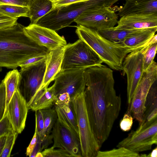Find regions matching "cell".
Returning a JSON list of instances; mask_svg holds the SVG:
<instances>
[{"label":"cell","mask_w":157,"mask_h":157,"mask_svg":"<svg viewBox=\"0 0 157 157\" xmlns=\"http://www.w3.org/2000/svg\"><path fill=\"white\" fill-rule=\"evenodd\" d=\"M55 105L58 107L70 126L79 136L76 118L71 106V103L68 104H59Z\"/></svg>","instance_id":"obj_26"},{"label":"cell","mask_w":157,"mask_h":157,"mask_svg":"<svg viewBox=\"0 0 157 157\" xmlns=\"http://www.w3.org/2000/svg\"><path fill=\"white\" fill-rule=\"evenodd\" d=\"M84 92L71 100L78 130L82 157H96L100 147L92 131L86 106Z\"/></svg>","instance_id":"obj_4"},{"label":"cell","mask_w":157,"mask_h":157,"mask_svg":"<svg viewBox=\"0 0 157 157\" xmlns=\"http://www.w3.org/2000/svg\"><path fill=\"white\" fill-rule=\"evenodd\" d=\"M28 7L12 5H0V13L10 17H28Z\"/></svg>","instance_id":"obj_25"},{"label":"cell","mask_w":157,"mask_h":157,"mask_svg":"<svg viewBox=\"0 0 157 157\" xmlns=\"http://www.w3.org/2000/svg\"><path fill=\"white\" fill-rule=\"evenodd\" d=\"M146 29L115 30L113 27L97 30L101 36L107 40L114 43L121 44L126 38Z\"/></svg>","instance_id":"obj_21"},{"label":"cell","mask_w":157,"mask_h":157,"mask_svg":"<svg viewBox=\"0 0 157 157\" xmlns=\"http://www.w3.org/2000/svg\"><path fill=\"white\" fill-rule=\"evenodd\" d=\"M147 157H157V147H156L151 152L147 155Z\"/></svg>","instance_id":"obj_43"},{"label":"cell","mask_w":157,"mask_h":157,"mask_svg":"<svg viewBox=\"0 0 157 157\" xmlns=\"http://www.w3.org/2000/svg\"><path fill=\"white\" fill-rule=\"evenodd\" d=\"M53 2H56L60 0H49Z\"/></svg>","instance_id":"obj_46"},{"label":"cell","mask_w":157,"mask_h":157,"mask_svg":"<svg viewBox=\"0 0 157 157\" xmlns=\"http://www.w3.org/2000/svg\"><path fill=\"white\" fill-rule=\"evenodd\" d=\"M133 119L129 107L128 106L127 110L120 123L121 129L124 132L129 131L132 125Z\"/></svg>","instance_id":"obj_32"},{"label":"cell","mask_w":157,"mask_h":157,"mask_svg":"<svg viewBox=\"0 0 157 157\" xmlns=\"http://www.w3.org/2000/svg\"></svg>","instance_id":"obj_47"},{"label":"cell","mask_w":157,"mask_h":157,"mask_svg":"<svg viewBox=\"0 0 157 157\" xmlns=\"http://www.w3.org/2000/svg\"><path fill=\"white\" fill-rule=\"evenodd\" d=\"M75 33L79 39L88 44L109 68L121 71L123 60L131 49L105 38L95 29L77 25Z\"/></svg>","instance_id":"obj_3"},{"label":"cell","mask_w":157,"mask_h":157,"mask_svg":"<svg viewBox=\"0 0 157 157\" xmlns=\"http://www.w3.org/2000/svg\"><path fill=\"white\" fill-rule=\"evenodd\" d=\"M33 0H0V5L7 4L29 7Z\"/></svg>","instance_id":"obj_36"},{"label":"cell","mask_w":157,"mask_h":157,"mask_svg":"<svg viewBox=\"0 0 157 157\" xmlns=\"http://www.w3.org/2000/svg\"><path fill=\"white\" fill-rule=\"evenodd\" d=\"M148 45L129 53L123 60L122 71L123 75L126 74L127 78L128 105L130 104L134 93L143 73L144 53Z\"/></svg>","instance_id":"obj_10"},{"label":"cell","mask_w":157,"mask_h":157,"mask_svg":"<svg viewBox=\"0 0 157 157\" xmlns=\"http://www.w3.org/2000/svg\"><path fill=\"white\" fill-rule=\"evenodd\" d=\"M115 30L142 29L157 27V13L133 14L122 17Z\"/></svg>","instance_id":"obj_15"},{"label":"cell","mask_w":157,"mask_h":157,"mask_svg":"<svg viewBox=\"0 0 157 157\" xmlns=\"http://www.w3.org/2000/svg\"><path fill=\"white\" fill-rule=\"evenodd\" d=\"M18 134L12 129L6 135V141L0 157H9Z\"/></svg>","instance_id":"obj_28"},{"label":"cell","mask_w":157,"mask_h":157,"mask_svg":"<svg viewBox=\"0 0 157 157\" xmlns=\"http://www.w3.org/2000/svg\"><path fill=\"white\" fill-rule=\"evenodd\" d=\"M35 112V126L36 128L37 139L42 141L43 138L44 119L41 110Z\"/></svg>","instance_id":"obj_31"},{"label":"cell","mask_w":157,"mask_h":157,"mask_svg":"<svg viewBox=\"0 0 157 157\" xmlns=\"http://www.w3.org/2000/svg\"><path fill=\"white\" fill-rule=\"evenodd\" d=\"M157 27L147 28L125 39L121 43L133 51L140 49L151 44L157 42V35L155 33Z\"/></svg>","instance_id":"obj_18"},{"label":"cell","mask_w":157,"mask_h":157,"mask_svg":"<svg viewBox=\"0 0 157 157\" xmlns=\"http://www.w3.org/2000/svg\"><path fill=\"white\" fill-rule=\"evenodd\" d=\"M13 19L0 13V21L11 20Z\"/></svg>","instance_id":"obj_42"},{"label":"cell","mask_w":157,"mask_h":157,"mask_svg":"<svg viewBox=\"0 0 157 157\" xmlns=\"http://www.w3.org/2000/svg\"><path fill=\"white\" fill-rule=\"evenodd\" d=\"M85 69L68 70L59 73L53 85L55 96L67 93L71 100L83 92L86 87Z\"/></svg>","instance_id":"obj_12"},{"label":"cell","mask_w":157,"mask_h":157,"mask_svg":"<svg viewBox=\"0 0 157 157\" xmlns=\"http://www.w3.org/2000/svg\"><path fill=\"white\" fill-rule=\"evenodd\" d=\"M6 87L3 80L0 83V121L5 115L6 111Z\"/></svg>","instance_id":"obj_33"},{"label":"cell","mask_w":157,"mask_h":157,"mask_svg":"<svg viewBox=\"0 0 157 157\" xmlns=\"http://www.w3.org/2000/svg\"><path fill=\"white\" fill-rule=\"evenodd\" d=\"M44 119L43 139L50 134L57 121L58 116L54 108L41 110Z\"/></svg>","instance_id":"obj_24"},{"label":"cell","mask_w":157,"mask_h":157,"mask_svg":"<svg viewBox=\"0 0 157 157\" xmlns=\"http://www.w3.org/2000/svg\"><path fill=\"white\" fill-rule=\"evenodd\" d=\"M18 18H14L11 20L0 21V29L11 27L17 22Z\"/></svg>","instance_id":"obj_40"},{"label":"cell","mask_w":157,"mask_h":157,"mask_svg":"<svg viewBox=\"0 0 157 157\" xmlns=\"http://www.w3.org/2000/svg\"><path fill=\"white\" fill-rule=\"evenodd\" d=\"M85 101L91 128L100 147L107 139L121 107L113 71L102 65L86 69Z\"/></svg>","instance_id":"obj_1"},{"label":"cell","mask_w":157,"mask_h":157,"mask_svg":"<svg viewBox=\"0 0 157 157\" xmlns=\"http://www.w3.org/2000/svg\"><path fill=\"white\" fill-rule=\"evenodd\" d=\"M47 56L41 55L33 57L21 62L19 66L21 67L20 70L45 59L47 58Z\"/></svg>","instance_id":"obj_34"},{"label":"cell","mask_w":157,"mask_h":157,"mask_svg":"<svg viewBox=\"0 0 157 157\" xmlns=\"http://www.w3.org/2000/svg\"><path fill=\"white\" fill-rule=\"evenodd\" d=\"M89 0H60L56 2H53V8L64 6L78 2H84Z\"/></svg>","instance_id":"obj_39"},{"label":"cell","mask_w":157,"mask_h":157,"mask_svg":"<svg viewBox=\"0 0 157 157\" xmlns=\"http://www.w3.org/2000/svg\"><path fill=\"white\" fill-rule=\"evenodd\" d=\"M37 141V135L36 128L35 126L34 134L28 146L26 148V154L27 156L30 157V156L34 149Z\"/></svg>","instance_id":"obj_38"},{"label":"cell","mask_w":157,"mask_h":157,"mask_svg":"<svg viewBox=\"0 0 157 157\" xmlns=\"http://www.w3.org/2000/svg\"><path fill=\"white\" fill-rule=\"evenodd\" d=\"M154 144H157V117L142 122L136 131L132 130L117 147L138 153L151 150Z\"/></svg>","instance_id":"obj_7"},{"label":"cell","mask_w":157,"mask_h":157,"mask_svg":"<svg viewBox=\"0 0 157 157\" xmlns=\"http://www.w3.org/2000/svg\"><path fill=\"white\" fill-rule=\"evenodd\" d=\"M24 26L17 22L0 29V67L16 69L22 62L33 57L47 55L49 50L24 33Z\"/></svg>","instance_id":"obj_2"},{"label":"cell","mask_w":157,"mask_h":157,"mask_svg":"<svg viewBox=\"0 0 157 157\" xmlns=\"http://www.w3.org/2000/svg\"><path fill=\"white\" fill-rule=\"evenodd\" d=\"M71 100L69 94L67 93H63L56 96L55 105L68 104L71 103Z\"/></svg>","instance_id":"obj_37"},{"label":"cell","mask_w":157,"mask_h":157,"mask_svg":"<svg viewBox=\"0 0 157 157\" xmlns=\"http://www.w3.org/2000/svg\"><path fill=\"white\" fill-rule=\"evenodd\" d=\"M12 129L7 114L5 113L3 117L0 121V137L6 136Z\"/></svg>","instance_id":"obj_35"},{"label":"cell","mask_w":157,"mask_h":157,"mask_svg":"<svg viewBox=\"0 0 157 157\" xmlns=\"http://www.w3.org/2000/svg\"><path fill=\"white\" fill-rule=\"evenodd\" d=\"M35 157H43L41 152H38L36 155Z\"/></svg>","instance_id":"obj_44"},{"label":"cell","mask_w":157,"mask_h":157,"mask_svg":"<svg viewBox=\"0 0 157 157\" xmlns=\"http://www.w3.org/2000/svg\"><path fill=\"white\" fill-rule=\"evenodd\" d=\"M41 152L43 157H72L66 150L59 148L55 149L52 147L46 148Z\"/></svg>","instance_id":"obj_30"},{"label":"cell","mask_w":157,"mask_h":157,"mask_svg":"<svg viewBox=\"0 0 157 157\" xmlns=\"http://www.w3.org/2000/svg\"><path fill=\"white\" fill-rule=\"evenodd\" d=\"M157 49V42L147 46L144 53L143 69L146 70L154 61Z\"/></svg>","instance_id":"obj_29"},{"label":"cell","mask_w":157,"mask_h":157,"mask_svg":"<svg viewBox=\"0 0 157 157\" xmlns=\"http://www.w3.org/2000/svg\"><path fill=\"white\" fill-rule=\"evenodd\" d=\"M53 2L49 0H33L29 7L28 17L31 24H36L38 20L50 11Z\"/></svg>","instance_id":"obj_20"},{"label":"cell","mask_w":157,"mask_h":157,"mask_svg":"<svg viewBox=\"0 0 157 157\" xmlns=\"http://www.w3.org/2000/svg\"><path fill=\"white\" fill-rule=\"evenodd\" d=\"M157 80V64L154 60L145 71L136 88L130 105L132 116L140 125L144 119L146 98L152 84Z\"/></svg>","instance_id":"obj_8"},{"label":"cell","mask_w":157,"mask_h":157,"mask_svg":"<svg viewBox=\"0 0 157 157\" xmlns=\"http://www.w3.org/2000/svg\"><path fill=\"white\" fill-rule=\"evenodd\" d=\"M28 110L27 103L17 88L7 105L5 113L13 129L18 134L25 127Z\"/></svg>","instance_id":"obj_14"},{"label":"cell","mask_w":157,"mask_h":157,"mask_svg":"<svg viewBox=\"0 0 157 157\" xmlns=\"http://www.w3.org/2000/svg\"><path fill=\"white\" fill-rule=\"evenodd\" d=\"M24 31L29 38L49 51L59 47H64L67 44L63 36H60L53 30L36 24H30L24 27Z\"/></svg>","instance_id":"obj_13"},{"label":"cell","mask_w":157,"mask_h":157,"mask_svg":"<svg viewBox=\"0 0 157 157\" xmlns=\"http://www.w3.org/2000/svg\"><path fill=\"white\" fill-rule=\"evenodd\" d=\"M6 136L0 137V156L2 152L6 141Z\"/></svg>","instance_id":"obj_41"},{"label":"cell","mask_w":157,"mask_h":157,"mask_svg":"<svg viewBox=\"0 0 157 157\" xmlns=\"http://www.w3.org/2000/svg\"><path fill=\"white\" fill-rule=\"evenodd\" d=\"M20 78V72L16 69H13L7 73L3 80L5 86L6 90V112L9 101L16 90L18 88Z\"/></svg>","instance_id":"obj_23"},{"label":"cell","mask_w":157,"mask_h":157,"mask_svg":"<svg viewBox=\"0 0 157 157\" xmlns=\"http://www.w3.org/2000/svg\"><path fill=\"white\" fill-rule=\"evenodd\" d=\"M147 155L145 154H142L140 155V157H147Z\"/></svg>","instance_id":"obj_45"},{"label":"cell","mask_w":157,"mask_h":157,"mask_svg":"<svg viewBox=\"0 0 157 157\" xmlns=\"http://www.w3.org/2000/svg\"><path fill=\"white\" fill-rule=\"evenodd\" d=\"M120 8L101 7L87 10L76 19L77 25L98 30L113 28L117 24L118 15L116 10Z\"/></svg>","instance_id":"obj_11"},{"label":"cell","mask_w":157,"mask_h":157,"mask_svg":"<svg viewBox=\"0 0 157 157\" xmlns=\"http://www.w3.org/2000/svg\"><path fill=\"white\" fill-rule=\"evenodd\" d=\"M64 51V47H59L50 50L47 54L45 72L40 91L47 88L50 83L54 80L56 76L60 72Z\"/></svg>","instance_id":"obj_16"},{"label":"cell","mask_w":157,"mask_h":157,"mask_svg":"<svg viewBox=\"0 0 157 157\" xmlns=\"http://www.w3.org/2000/svg\"><path fill=\"white\" fill-rule=\"evenodd\" d=\"M63 59L60 72L68 70L86 69L101 65L103 61L86 43L79 39L64 47Z\"/></svg>","instance_id":"obj_5"},{"label":"cell","mask_w":157,"mask_h":157,"mask_svg":"<svg viewBox=\"0 0 157 157\" xmlns=\"http://www.w3.org/2000/svg\"><path fill=\"white\" fill-rule=\"evenodd\" d=\"M56 98L52 85L39 91L28 106V109L36 111L52 108L54 105Z\"/></svg>","instance_id":"obj_19"},{"label":"cell","mask_w":157,"mask_h":157,"mask_svg":"<svg viewBox=\"0 0 157 157\" xmlns=\"http://www.w3.org/2000/svg\"><path fill=\"white\" fill-rule=\"evenodd\" d=\"M145 106V109L142 122L149 121L157 117V81L149 89L146 98Z\"/></svg>","instance_id":"obj_22"},{"label":"cell","mask_w":157,"mask_h":157,"mask_svg":"<svg viewBox=\"0 0 157 157\" xmlns=\"http://www.w3.org/2000/svg\"><path fill=\"white\" fill-rule=\"evenodd\" d=\"M117 14L120 17L133 14L157 13V0H125Z\"/></svg>","instance_id":"obj_17"},{"label":"cell","mask_w":157,"mask_h":157,"mask_svg":"<svg viewBox=\"0 0 157 157\" xmlns=\"http://www.w3.org/2000/svg\"><path fill=\"white\" fill-rule=\"evenodd\" d=\"M46 59L19 71L21 78L18 89L27 106L40 91L46 69Z\"/></svg>","instance_id":"obj_9"},{"label":"cell","mask_w":157,"mask_h":157,"mask_svg":"<svg viewBox=\"0 0 157 157\" xmlns=\"http://www.w3.org/2000/svg\"></svg>","instance_id":"obj_48"},{"label":"cell","mask_w":157,"mask_h":157,"mask_svg":"<svg viewBox=\"0 0 157 157\" xmlns=\"http://www.w3.org/2000/svg\"><path fill=\"white\" fill-rule=\"evenodd\" d=\"M140 157L138 153L129 150L124 147H120L117 149L101 151L99 150L96 157Z\"/></svg>","instance_id":"obj_27"},{"label":"cell","mask_w":157,"mask_h":157,"mask_svg":"<svg viewBox=\"0 0 157 157\" xmlns=\"http://www.w3.org/2000/svg\"><path fill=\"white\" fill-rule=\"evenodd\" d=\"M58 118L51 131L53 148L67 151L72 157H82L79 136L66 121L58 107L54 105Z\"/></svg>","instance_id":"obj_6"}]
</instances>
